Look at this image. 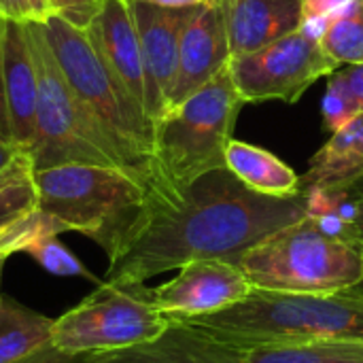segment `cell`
I'll use <instances>...</instances> for the list:
<instances>
[{"label":"cell","mask_w":363,"mask_h":363,"mask_svg":"<svg viewBox=\"0 0 363 363\" xmlns=\"http://www.w3.org/2000/svg\"><path fill=\"white\" fill-rule=\"evenodd\" d=\"M308 213V194L264 196L221 166L172 196H145L130 238L108 262L104 281L145 283L200 259L238 264L240 255L262 238Z\"/></svg>","instance_id":"6da1fadb"},{"label":"cell","mask_w":363,"mask_h":363,"mask_svg":"<svg viewBox=\"0 0 363 363\" xmlns=\"http://www.w3.org/2000/svg\"><path fill=\"white\" fill-rule=\"evenodd\" d=\"M236 266L262 291H345L363 281V240L336 213H308L262 238Z\"/></svg>","instance_id":"7a4b0ae2"},{"label":"cell","mask_w":363,"mask_h":363,"mask_svg":"<svg viewBox=\"0 0 363 363\" xmlns=\"http://www.w3.org/2000/svg\"><path fill=\"white\" fill-rule=\"evenodd\" d=\"M245 104L228 64L202 89L170 108L155 123L145 196H172L225 166V149Z\"/></svg>","instance_id":"3957f363"},{"label":"cell","mask_w":363,"mask_h":363,"mask_svg":"<svg viewBox=\"0 0 363 363\" xmlns=\"http://www.w3.org/2000/svg\"><path fill=\"white\" fill-rule=\"evenodd\" d=\"M36 208L62 232H77L102 247L113 262L125 247L145 204L143 181L115 166L62 164L34 170Z\"/></svg>","instance_id":"277c9868"},{"label":"cell","mask_w":363,"mask_h":363,"mask_svg":"<svg viewBox=\"0 0 363 363\" xmlns=\"http://www.w3.org/2000/svg\"><path fill=\"white\" fill-rule=\"evenodd\" d=\"M242 349L308 340H362L363 294H277L253 289L251 296L215 315L191 319Z\"/></svg>","instance_id":"5b68a950"},{"label":"cell","mask_w":363,"mask_h":363,"mask_svg":"<svg viewBox=\"0 0 363 363\" xmlns=\"http://www.w3.org/2000/svg\"><path fill=\"white\" fill-rule=\"evenodd\" d=\"M40 23L72 91L111 140L125 168L145 185L153 153V121L111 68L87 30L70 26L53 13Z\"/></svg>","instance_id":"8992f818"},{"label":"cell","mask_w":363,"mask_h":363,"mask_svg":"<svg viewBox=\"0 0 363 363\" xmlns=\"http://www.w3.org/2000/svg\"><path fill=\"white\" fill-rule=\"evenodd\" d=\"M38 77L34 138L28 149L34 170L62 164L125 168L119 153L66 81L40 21H28ZM128 170V168H125Z\"/></svg>","instance_id":"52a82bcc"},{"label":"cell","mask_w":363,"mask_h":363,"mask_svg":"<svg viewBox=\"0 0 363 363\" xmlns=\"http://www.w3.org/2000/svg\"><path fill=\"white\" fill-rule=\"evenodd\" d=\"M172 319L145 283L102 281L83 302L53 319V345L74 357H94L157 338Z\"/></svg>","instance_id":"ba28073f"},{"label":"cell","mask_w":363,"mask_h":363,"mask_svg":"<svg viewBox=\"0 0 363 363\" xmlns=\"http://www.w3.org/2000/svg\"><path fill=\"white\" fill-rule=\"evenodd\" d=\"M338 68L340 64L323 51L319 38L304 28L230 60L232 79L247 104L266 100L296 104L317 79Z\"/></svg>","instance_id":"9c48e42d"},{"label":"cell","mask_w":363,"mask_h":363,"mask_svg":"<svg viewBox=\"0 0 363 363\" xmlns=\"http://www.w3.org/2000/svg\"><path fill=\"white\" fill-rule=\"evenodd\" d=\"M38 77L28 21L0 17V138L28 153L34 138Z\"/></svg>","instance_id":"30bf717a"},{"label":"cell","mask_w":363,"mask_h":363,"mask_svg":"<svg viewBox=\"0 0 363 363\" xmlns=\"http://www.w3.org/2000/svg\"><path fill=\"white\" fill-rule=\"evenodd\" d=\"M253 289L240 266L225 259H200L179 268L172 281L153 287V296L168 319L191 321L247 300Z\"/></svg>","instance_id":"8fae6325"},{"label":"cell","mask_w":363,"mask_h":363,"mask_svg":"<svg viewBox=\"0 0 363 363\" xmlns=\"http://www.w3.org/2000/svg\"><path fill=\"white\" fill-rule=\"evenodd\" d=\"M130 6L136 21L145 66V113L155 125L170 111L179 62V38L194 6L170 9L143 0H130Z\"/></svg>","instance_id":"7c38bea8"},{"label":"cell","mask_w":363,"mask_h":363,"mask_svg":"<svg viewBox=\"0 0 363 363\" xmlns=\"http://www.w3.org/2000/svg\"><path fill=\"white\" fill-rule=\"evenodd\" d=\"M230 43L221 0L194 6L179 38L177 77L170 108L202 89L230 64Z\"/></svg>","instance_id":"4fadbf2b"},{"label":"cell","mask_w":363,"mask_h":363,"mask_svg":"<svg viewBox=\"0 0 363 363\" xmlns=\"http://www.w3.org/2000/svg\"><path fill=\"white\" fill-rule=\"evenodd\" d=\"M247 349L194 325L172 321L157 338L94 355L85 363H245Z\"/></svg>","instance_id":"5bb4252c"},{"label":"cell","mask_w":363,"mask_h":363,"mask_svg":"<svg viewBox=\"0 0 363 363\" xmlns=\"http://www.w3.org/2000/svg\"><path fill=\"white\" fill-rule=\"evenodd\" d=\"M32 160L19 153L0 174V253L13 255L38 236L55 234L57 225L36 208V187Z\"/></svg>","instance_id":"9a60e30c"},{"label":"cell","mask_w":363,"mask_h":363,"mask_svg":"<svg viewBox=\"0 0 363 363\" xmlns=\"http://www.w3.org/2000/svg\"><path fill=\"white\" fill-rule=\"evenodd\" d=\"M230 55L253 53L304 26V0H221Z\"/></svg>","instance_id":"2e32d148"},{"label":"cell","mask_w":363,"mask_h":363,"mask_svg":"<svg viewBox=\"0 0 363 363\" xmlns=\"http://www.w3.org/2000/svg\"><path fill=\"white\" fill-rule=\"evenodd\" d=\"M87 32L111 68L145 108V66L130 0H104Z\"/></svg>","instance_id":"e0dca14e"},{"label":"cell","mask_w":363,"mask_h":363,"mask_svg":"<svg viewBox=\"0 0 363 363\" xmlns=\"http://www.w3.org/2000/svg\"><path fill=\"white\" fill-rule=\"evenodd\" d=\"M363 179V115L334 132L300 177L304 194L336 196Z\"/></svg>","instance_id":"ac0fdd59"},{"label":"cell","mask_w":363,"mask_h":363,"mask_svg":"<svg viewBox=\"0 0 363 363\" xmlns=\"http://www.w3.org/2000/svg\"><path fill=\"white\" fill-rule=\"evenodd\" d=\"M53 319L4 298L0 306V363H74L53 345Z\"/></svg>","instance_id":"d6986e66"},{"label":"cell","mask_w":363,"mask_h":363,"mask_svg":"<svg viewBox=\"0 0 363 363\" xmlns=\"http://www.w3.org/2000/svg\"><path fill=\"white\" fill-rule=\"evenodd\" d=\"M225 166L238 181L257 194L274 198H291L302 194L296 170L262 147L232 138L225 149Z\"/></svg>","instance_id":"ffe728a7"},{"label":"cell","mask_w":363,"mask_h":363,"mask_svg":"<svg viewBox=\"0 0 363 363\" xmlns=\"http://www.w3.org/2000/svg\"><path fill=\"white\" fill-rule=\"evenodd\" d=\"M245 363H363L362 340H308L247 349Z\"/></svg>","instance_id":"44dd1931"},{"label":"cell","mask_w":363,"mask_h":363,"mask_svg":"<svg viewBox=\"0 0 363 363\" xmlns=\"http://www.w3.org/2000/svg\"><path fill=\"white\" fill-rule=\"evenodd\" d=\"M319 43L340 66L363 64V0H353L347 9L332 15Z\"/></svg>","instance_id":"7402d4cb"},{"label":"cell","mask_w":363,"mask_h":363,"mask_svg":"<svg viewBox=\"0 0 363 363\" xmlns=\"http://www.w3.org/2000/svg\"><path fill=\"white\" fill-rule=\"evenodd\" d=\"M23 253L30 255L49 274H55V277H83V279L94 281V283L100 285V281L83 266V262L72 251H68L57 240L55 234H45V236L34 238L23 249Z\"/></svg>","instance_id":"603a6c76"},{"label":"cell","mask_w":363,"mask_h":363,"mask_svg":"<svg viewBox=\"0 0 363 363\" xmlns=\"http://www.w3.org/2000/svg\"><path fill=\"white\" fill-rule=\"evenodd\" d=\"M321 113H323V128L334 134L338 132L340 128H345L349 121L357 119V111H355V104H353V98L340 77V72H332L330 74V81H328V89H325V96H323V106H321Z\"/></svg>","instance_id":"cb8c5ba5"},{"label":"cell","mask_w":363,"mask_h":363,"mask_svg":"<svg viewBox=\"0 0 363 363\" xmlns=\"http://www.w3.org/2000/svg\"><path fill=\"white\" fill-rule=\"evenodd\" d=\"M313 198H317L315 200L317 213H336L340 219H345L351 234L363 240V194L353 200H340L323 194H313Z\"/></svg>","instance_id":"d4e9b609"},{"label":"cell","mask_w":363,"mask_h":363,"mask_svg":"<svg viewBox=\"0 0 363 363\" xmlns=\"http://www.w3.org/2000/svg\"><path fill=\"white\" fill-rule=\"evenodd\" d=\"M104 0H47L49 11L74 28L87 30Z\"/></svg>","instance_id":"484cf974"},{"label":"cell","mask_w":363,"mask_h":363,"mask_svg":"<svg viewBox=\"0 0 363 363\" xmlns=\"http://www.w3.org/2000/svg\"><path fill=\"white\" fill-rule=\"evenodd\" d=\"M351 98H353V104H355V111L357 115H363V64H345L338 68Z\"/></svg>","instance_id":"4316f807"},{"label":"cell","mask_w":363,"mask_h":363,"mask_svg":"<svg viewBox=\"0 0 363 363\" xmlns=\"http://www.w3.org/2000/svg\"><path fill=\"white\" fill-rule=\"evenodd\" d=\"M0 17L15 21H32V11L26 0H0Z\"/></svg>","instance_id":"83f0119b"},{"label":"cell","mask_w":363,"mask_h":363,"mask_svg":"<svg viewBox=\"0 0 363 363\" xmlns=\"http://www.w3.org/2000/svg\"><path fill=\"white\" fill-rule=\"evenodd\" d=\"M143 2H151L157 6H170V9H187V6H200V4H213L219 0H143Z\"/></svg>","instance_id":"f1b7e54d"},{"label":"cell","mask_w":363,"mask_h":363,"mask_svg":"<svg viewBox=\"0 0 363 363\" xmlns=\"http://www.w3.org/2000/svg\"><path fill=\"white\" fill-rule=\"evenodd\" d=\"M26 2L32 11V21H45L51 15L47 0H26Z\"/></svg>","instance_id":"f546056e"},{"label":"cell","mask_w":363,"mask_h":363,"mask_svg":"<svg viewBox=\"0 0 363 363\" xmlns=\"http://www.w3.org/2000/svg\"><path fill=\"white\" fill-rule=\"evenodd\" d=\"M363 194V179L359 183H355L351 189H347V191H342V194H336L334 198H340V200H353V198H357V196H362Z\"/></svg>","instance_id":"4dcf8cb0"},{"label":"cell","mask_w":363,"mask_h":363,"mask_svg":"<svg viewBox=\"0 0 363 363\" xmlns=\"http://www.w3.org/2000/svg\"><path fill=\"white\" fill-rule=\"evenodd\" d=\"M6 259H9V255L0 253V306H2V302H4V296H2V272H4V264H6Z\"/></svg>","instance_id":"1f68e13d"},{"label":"cell","mask_w":363,"mask_h":363,"mask_svg":"<svg viewBox=\"0 0 363 363\" xmlns=\"http://www.w3.org/2000/svg\"><path fill=\"white\" fill-rule=\"evenodd\" d=\"M353 289H355V291H359V294H363V281L357 285V287H353Z\"/></svg>","instance_id":"d6a6232c"},{"label":"cell","mask_w":363,"mask_h":363,"mask_svg":"<svg viewBox=\"0 0 363 363\" xmlns=\"http://www.w3.org/2000/svg\"><path fill=\"white\" fill-rule=\"evenodd\" d=\"M87 359H89V357H81V359H77V362H74V363H85V362H87Z\"/></svg>","instance_id":"836d02e7"}]
</instances>
